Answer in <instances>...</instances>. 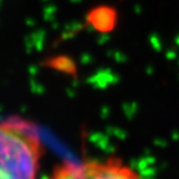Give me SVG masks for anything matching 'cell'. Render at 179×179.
I'll list each match as a JSON object with an SVG mask.
<instances>
[{
	"label": "cell",
	"mask_w": 179,
	"mask_h": 179,
	"mask_svg": "<svg viewBox=\"0 0 179 179\" xmlns=\"http://www.w3.org/2000/svg\"><path fill=\"white\" fill-rule=\"evenodd\" d=\"M45 145L35 123L0 119V179H39Z\"/></svg>",
	"instance_id": "obj_1"
},
{
	"label": "cell",
	"mask_w": 179,
	"mask_h": 179,
	"mask_svg": "<svg viewBox=\"0 0 179 179\" xmlns=\"http://www.w3.org/2000/svg\"><path fill=\"white\" fill-rule=\"evenodd\" d=\"M47 179H143L132 165L118 157L65 161L57 164Z\"/></svg>",
	"instance_id": "obj_2"
}]
</instances>
